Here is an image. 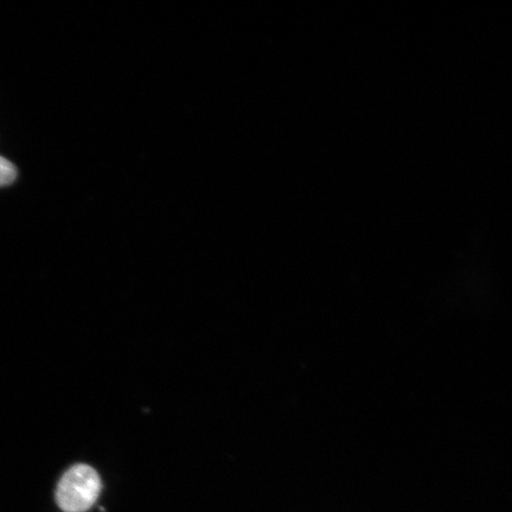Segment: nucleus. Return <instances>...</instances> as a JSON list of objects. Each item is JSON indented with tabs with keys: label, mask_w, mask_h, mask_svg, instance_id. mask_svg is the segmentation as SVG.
<instances>
[{
	"label": "nucleus",
	"mask_w": 512,
	"mask_h": 512,
	"mask_svg": "<svg viewBox=\"0 0 512 512\" xmlns=\"http://www.w3.org/2000/svg\"><path fill=\"white\" fill-rule=\"evenodd\" d=\"M17 169L10 160L0 157V187H6L16 181Z\"/></svg>",
	"instance_id": "nucleus-2"
},
{
	"label": "nucleus",
	"mask_w": 512,
	"mask_h": 512,
	"mask_svg": "<svg viewBox=\"0 0 512 512\" xmlns=\"http://www.w3.org/2000/svg\"><path fill=\"white\" fill-rule=\"evenodd\" d=\"M101 488V479L93 467L75 465L57 485L56 502L64 512H86L93 507Z\"/></svg>",
	"instance_id": "nucleus-1"
}]
</instances>
